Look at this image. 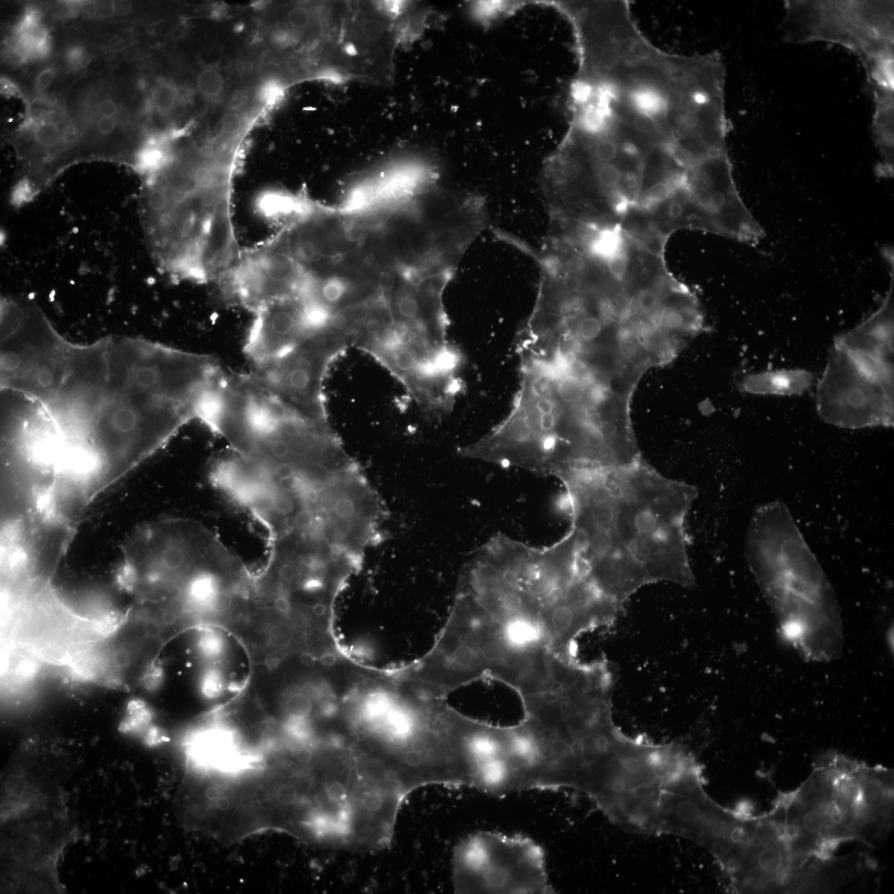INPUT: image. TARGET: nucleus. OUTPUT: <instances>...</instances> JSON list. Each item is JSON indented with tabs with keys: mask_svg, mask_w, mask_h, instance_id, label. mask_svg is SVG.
Returning a JSON list of instances; mask_svg holds the SVG:
<instances>
[{
	"mask_svg": "<svg viewBox=\"0 0 894 894\" xmlns=\"http://www.w3.org/2000/svg\"><path fill=\"white\" fill-rule=\"evenodd\" d=\"M15 50L24 60L46 58L50 51L49 31L39 24L17 34Z\"/></svg>",
	"mask_w": 894,
	"mask_h": 894,
	"instance_id": "12",
	"label": "nucleus"
},
{
	"mask_svg": "<svg viewBox=\"0 0 894 894\" xmlns=\"http://www.w3.org/2000/svg\"><path fill=\"white\" fill-rule=\"evenodd\" d=\"M683 205L678 202V200H673V202H671L669 205V209H667V214H669V216L671 219H678V218L683 215Z\"/></svg>",
	"mask_w": 894,
	"mask_h": 894,
	"instance_id": "31",
	"label": "nucleus"
},
{
	"mask_svg": "<svg viewBox=\"0 0 894 894\" xmlns=\"http://www.w3.org/2000/svg\"><path fill=\"white\" fill-rule=\"evenodd\" d=\"M660 305V296L652 289L640 292L636 298V308L642 314H653L657 311Z\"/></svg>",
	"mask_w": 894,
	"mask_h": 894,
	"instance_id": "19",
	"label": "nucleus"
},
{
	"mask_svg": "<svg viewBox=\"0 0 894 894\" xmlns=\"http://www.w3.org/2000/svg\"><path fill=\"white\" fill-rule=\"evenodd\" d=\"M179 95L175 83L161 79L152 86L148 98V108L159 115L169 114L176 108Z\"/></svg>",
	"mask_w": 894,
	"mask_h": 894,
	"instance_id": "13",
	"label": "nucleus"
},
{
	"mask_svg": "<svg viewBox=\"0 0 894 894\" xmlns=\"http://www.w3.org/2000/svg\"><path fill=\"white\" fill-rule=\"evenodd\" d=\"M93 10L99 17H111L115 15L114 2L98 1L93 4Z\"/></svg>",
	"mask_w": 894,
	"mask_h": 894,
	"instance_id": "25",
	"label": "nucleus"
},
{
	"mask_svg": "<svg viewBox=\"0 0 894 894\" xmlns=\"http://www.w3.org/2000/svg\"><path fill=\"white\" fill-rule=\"evenodd\" d=\"M457 893H556L542 846L529 837L477 831L458 843L452 856Z\"/></svg>",
	"mask_w": 894,
	"mask_h": 894,
	"instance_id": "8",
	"label": "nucleus"
},
{
	"mask_svg": "<svg viewBox=\"0 0 894 894\" xmlns=\"http://www.w3.org/2000/svg\"><path fill=\"white\" fill-rule=\"evenodd\" d=\"M570 509L578 573L602 595L625 607L647 575L619 540L612 493L603 472H577L561 481Z\"/></svg>",
	"mask_w": 894,
	"mask_h": 894,
	"instance_id": "5",
	"label": "nucleus"
},
{
	"mask_svg": "<svg viewBox=\"0 0 894 894\" xmlns=\"http://www.w3.org/2000/svg\"><path fill=\"white\" fill-rule=\"evenodd\" d=\"M343 335L330 326L314 331L285 354L247 373L279 403L308 420L328 423L324 381L330 365L346 350Z\"/></svg>",
	"mask_w": 894,
	"mask_h": 894,
	"instance_id": "9",
	"label": "nucleus"
},
{
	"mask_svg": "<svg viewBox=\"0 0 894 894\" xmlns=\"http://www.w3.org/2000/svg\"><path fill=\"white\" fill-rule=\"evenodd\" d=\"M98 111L102 117L113 118L119 111L117 104L111 99H106L99 104Z\"/></svg>",
	"mask_w": 894,
	"mask_h": 894,
	"instance_id": "26",
	"label": "nucleus"
},
{
	"mask_svg": "<svg viewBox=\"0 0 894 894\" xmlns=\"http://www.w3.org/2000/svg\"><path fill=\"white\" fill-rule=\"evenodd\" d=\"M79 134L75 126L69 124L62 131V143L61 146L65 147H71L77 142Z\"/></svg>",
	"mask_w": 894,
	"mask_h": 894,
	"instance_id": "24",
	"label": "nucleus"
},
{
	"mask_svg": "<svg viewBox=\"0 0 894 894\" xmlns=\"http://www.w3.org/2000/svg\"><path fill=\"white\" fill-rule=\"evenodd\" d=\"M65 63L73 70H80L88 63V55L81 45L70 47L65 54Z\"/></svg>",
	"mask_w": 894,
	"mask_h": 894,
	"instance_id": "21",
	"label": "nucleus"
},
{
	"mask_svg": "<svg viewBox=\"0 0 894 894\" xmlns=\"http://www.w3.org/2000/svg\"><path fill=\"white\" fill-rule=\"evenodd\" d=\"M616 511L619 540L650 584L695 585L687 521L695 487L664 477L642 459L604 472Z\"/></svg>",
	"mask_w": 894,
	"mask_h": 894,
	"instance_id": "2",
	"label": "nucleus"
},
{
	"mask_svg": "<svg viewBox=\"0 0 894 894\" xmlns=\"http://www.w3.org/2000/svg\"><path fill=\"white\" fill-rule=\"evenodd\" d=\"M517 725L462 719L457 744L459 788L504 797L532 790H559L565 762L557 735L529 712Z\"/></svg>",
	"mask_w": 894,
	"mask_h": 894,
	"instance_id": "4",
	"label": "nucleus"
},
{
	"mask_svg": "<svg viewBox=\"0 0 894 894\" xmlns=\"http://www.w3.org/2000/svg\"><path fill=\"white\" fill-rule=\"evenodd\" d=\"M1 93L8 97H19L21 93L14 82L6 79V77L1 78Z\"/></svg>",
	"mask_w": 894,
	"mask_h": 894,
	"instance_id": "29",
	"label": "nucleus"
},
{
	"mask_svg": "<svg viewBox=\"0 0 894 894\" xmlns=\"http://www.w3.org/2000/svg\"><path fill=\"white\" fill-rule=\"evenodd\" d=\"M108 49L113 54H122L125 49L126 42L125 39L119 35H114L108 41Z\"/></svg>",
	"mask_w": 894,
	"mask_h": 894,
	"instance_id": "28",
	"label": "nucleus"
},
{
	"mask_svg": "<svg viewBox=\"0 0 894 894\" xmlns=\"http://www.w3.org/2000/svg\"><path fill=\"white\" fill-rule=\"evenodd\" d=\"M36 662L29 658H23L15 666V675L21 681H29L37 675Z\"/></svg>",
	"mask_w": 894,
	"mask_h": 894,
	"instance_id": "22",
	"label": "nucleus"
},
{
	"mask_svg": "<svg viewBox=\"0 0 894 894\" xmlns=\"http://www.w3.org/2000/svg\"><path fill=\"white\" fill-rule=\"evenodd\" d=\"M128 717L122 723V730L125 732L134 731L139 729L143 726L150 721V713L145 708V705L143 701L133 700L129 701L127 706Z\"/></svg>",
	"mask_w": 894,
	"mask_h": 894,
	"instance_id": "17",
	"label": "nucleus"
},
{
	"mask_svg": "<svg viewBox=\"0 0 894 894\" xmlns=\"http://www.w3.org/2000/svg\"><path fill=\"white\" fill-rule=\"evenodd\" d=\"M115 15L118 16L128 15L132 10V3L126 1L114 2Z\"/></svg>",
	"mask_w": 894,
	"mask_h": 894,
	"instance_id": "32",
	"label": "nucleus"
},
{
	"mask_svg": "<svg viewBox=\"0 0 894 894\" xmlns=\"http://www.w3.org/2000/svg\"><path fill=\"white\" fill-rule=\"evenodd\" d=\"M285 20L287 27L296 31H306L315 24V11L303 4H298L287 12Z\"/></svg>",
	"mask_w": 894,
	"mask_h": 894,
	"instance_id": "16",
	"label": "nucleus"
},
{
	"mask_svg": "<svg viewBox=\"0 0 894 894\" xmlns=\"http://www.w3.org/2000/svg\"><path fill=\"white\" fill-rule=\"evenodd\" d=\"M604 261L613 278L617 280H622L625 278L628 270V257L625 251L618 252L609 258L605 259Z\"/></svg>",
	"mask_w": 894,
	"mask_h": 894,
	"instance_id": "20",
	"label": "nucleus"
},
{
	"mask_svg": "<svg viewBox=\"0 0 894 894\" xmlns=\"http://www.w3.org/2000/svg\"><path fill=\"white\" fill-rule=\"evenodd\" d=\"M784 41L825 42L861 61L873 90L874 139L880 159L894 157V3L861 0H787Z\"/></svg>",
	"mask_w": 894,
	"mask_h": 894,
	"instance_id": "3",
	"label": "nucleus"
},
{
	"mask_svg": "<svg viewBox=\"0 0 894 894\" xmlns=\"http://www.w3.org/2000/svg\"><path fill=\"white\" fill-rule=\"evenodd\" d=\"M55 77L56 70L54 68L47 67L42 70V71L38 74L36 80H35V88H36V90L39 91V93L46 90L47 87L50 86L51 83L54 82Z\"/></svg>",
	"mask_w": 894,
	"mask_h": 894,
	"instance_id": "23",
	"label": "nucleus"
},
{
	"mask_svg": "<svg viewBox=\"0 0 894 894\" xmlns=\"http://www.w3.org/2000/svg\"><path fill=\"white\" fill-rule=\"evenodd\" d=\"M196 88L200 97L207 102H219L225 89L223 74L212 65L203 68L196 77Z\"/></svg>",
	"mask_w": 894,
	"mask_h": 894,
	"instance_id": "14",
	"label": "nucleus"
},
{
	"mask_svg": "<svg viewBox=\"0 0 894 894\" xmlns=\"http://www.w3.org/2000/svg\"><path fill=\"white\" fill-rule=\"evenodd\" d=\"M33 138L43 150H55L62 143V131L54 122L42 120L35 125Z\"/></svg>",
	"mask_w": 894,
	"mask_h": 894,
	"instance_id": "15",
	"label": "nucleus"
},
{
	"mask_svg": "<svg viewBox=\"0 0 894 894\" xmlns=\"http://www.w3.org/2000/svg\"><path fill=\"white\" fill-rule=\"evenodd\" d=\"M305 194H306V193H305ZM305 194L301 195L300 196H302V195H305ZM300 196H298V198H296V199L294 200V202L293 203H292L289 207H287V209H289V208L292 206V205H293V204L296 202V200H298V199L300 198ZM287 210H286L285 212H283L282 215V216H281V217H280V219H279V221H278V225H278H278H278L279 221H280L282 216L283 215H285V213L287 211ZM279 228V229H280V228Z\"/></svg>",
	"mask_w": 894,
	"mask_h": 894,
	"instance_id": "34",
	"label": "nucleus"
},
{
	"mask_svg": "<svg viewBox=\"0 0 894 894\" xmlns=\"http://www.w3.org/2000/svg\"><path fill=\"white\" fill-rule=\"evenodd\" d=\"M443 638L436 665L447 687L490 674L520 691L538 670L540 653L514 642L504 623L465 590Z\"/></svg>",
	"mask_w": 894,
	"mask_h": 894,
	"instance_id": "7",
	"label": "nucleus"
},
{
	"mask_svg": "<svg viewBox=\"0 0 894 894\" xmlns=\"http://www.w3.org/2000/svg\"><path fill=\"white\" fill-rule=\"evenodd\" d=\"M122 55H123L124 58L126 60L134 61L138 59L139 56H141V49H139L138 45H134V43H128L123 52H122Z\"/></svg>",
	"mask_w": 894,
	"mask_h": 894,
	"instance_id": "30",
	"label": "nucleus"
},
{
	"mask_svg": "<svg viewBox=\"0 0 894 894\" xmlns=\"http://www.w3.org/2000/svg\"><path fill=\"white\" fill-rule=\"evenodd\" d=\"M219 792L220 791L218 790V789L216 788H211L210 789H208V791L207 792L208 799H210L211 801H216L219 799V796H220Z\"/></svg>",
	"mask_w": 894,
	"mask_h": 894,
	"instance_id": "33",
	"label": "nucleus"
},
{
	"mask_svg": "<svg viewBox=\"0 0 894 894\" xmlns=\"http://www.w3.org/2000/svg\"><path fill=\"white\" fill-rule=\"evenodd\" d=\"M244 118L237 111H229L222 118L219 137L223 142H234L242 132Z\"/></svg>",
	"mask_w": 894,
	"mask_h": 894,
	"instance_id": "18",
	"label": "nucleus"
},
{
	"mask_svg": "<svg viewBox=\"0 0 894 894\" xmlns=\"http://www.w3.org/2000/svg\"><path fill=\"white\" fill-rule=\"evenodd\" d=\"M108 363L106 397L84 451L93 499L200 416L198 404L162 366L123 356Z\"/></svg>",
	"mask_w": 894,
	"mask_h": 894,
	"instance_id": "1",
	"label": "nucleus"
},
{
	"mask_svg": "<svg viewBox=\"0 0 894 894\" xmlns=\"http://www.w3.org/2000/svg\"><path fill=\"white\" fill-rule=\"evenodd\" d=\"M813 379V374L805 370H779L750 375L742 387L751 394L801 395L812 386Z\"/></svg>",
	"mask_w": 894,
	"mask_h": 894,
	"instance_id": "11",
	"label": "nucleus"
},
{
	"mask_svg": "<svg viewBox=\"0 0 894 894\" xmlns=\"http://www.w3.org/2000/svg\"><path fill=\"white\" fill-rule=\"evenodd\" d=\"M97 125L100 134L109 135L114 132L116 121L113 118L102 117L98 120Z\"/></svg>",
	"mask_w": 894,
	"mask_h": 894,
	"instance_id": "27",
	"label": "nucleus"
},
{
	"mask_svg": "<svg viewBox=\"0 0 894 894\" xmlns=\"http://www.w3.org/2000/svg\"><path fill=\"white\" fill-rule=\"evenodd\" d=\"M239 508L264 527L268 538L294 534L364 557L378 538L347 493L333 484L308 491L262 484L244 497Z\"/></svg>",
	"mask_w": 894,
	"mask_h": 894,
	"instance_id": "6",
	"label": "nucleus"
},
{
	"mask_svg": "<svg viewBox=\"0 0 894 894\" xmlns=\"http://www.w3.org/2000/svg\"><path fill=\"white\" fill-rule=\"evenodd\" d=\"M317 330L303 300L292 296L255 313L244 353L254 367L264 365L285 354Z\"/></svg>",
	"mask_w": 894,
	"mask_h": 894,
	"instance_id": "10",
	"label": "nucleus"
}]
</instances>
